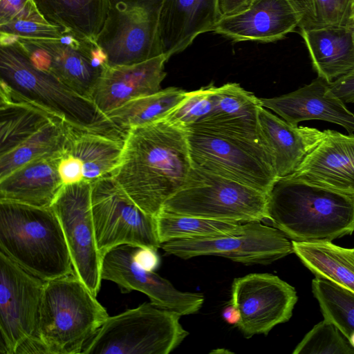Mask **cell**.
<instances>
[{
    "label": "cell",
    "instance_id": "cell-1",
    "mask_svg": "<svg viewBox=\"0 0 354 354\" xmlns=\"http://www.w3.org/2000/svg\"><path fill=\"white\" fill-rule=\"evenodd\" d=\"M192 167L186 131L162 119L128 130L113 177L142 210L156 217L183 187Z\"/></svg>",
    "mask_w": 354,
    "mask_h": 354
},
{
    "label": "cell",
    "instance_id": "cell-2",
    "mask_svg": "<svg viewBox=\"0 0 354 354\" xmlns=\"http://www.w3.org/2000/svg\"><path fill=\"white\" fill-rule=\"evenodd\" d=\"M268 220L292 241H330L354 232V195L290 176L267 196Z\"/></svg>",
    "mask_w": 354,
    "mask_h": 354
},
{
    "label": "cell",
    "instance_id": "cell-3",
    "mask_svg": "<svg viewBox=\"0 0 354 354\" xmlns=\"http://www.w3.org/2000/svg\"><path fill=\"white\" fill-rule=\"evenodd\" d=\"M0 252L44 281L75 273L51 207L0 200Z\"/></svg>",
    "mask_w": 354,
    "mask_h": 354
},
{
    "label": "cell",
    "instance_id": "cell-4",
    "mask_svg": "<svg viewBox=\"0 0 354 354\" xmlns=\"http://www.w3.org/2000/svg\"><path fill=\"white\" fill-rule=\"evenodd\" d=\"M0 81L22 97L81 130L121 135L90 98L36 68L17 44L0 46Z\"/></svg>",
    "mask_w": 354,
    "mask_h": 354
},
{
    "label": "cell",
    "instance_id": "cell-5",
    "mask_svg": "<svg viewBox=\"0 0 354 354\" xmlns=\"http://www.w3.org/2000/svg\"><path fill=\"white\" fill-rule=\"evenodd\" d=\"M108 317L75 273L46 281L39 335L50 354L82 353Z\"/></svg>",
    "mask_w": 354,
    "mask_h": 354
},
{
    "label": "cell",
    "instance_id": "cell-6",
    "mask_svg": "<svg viewBox=\"0 0 354 354\" xmlns=\"http://www.w3.org/2000/svg\"><path fill=\"white\" fill-rule=\"evenodd\" d=\"M180 317L152 303H144L109 316L82 353L169 354L189 335L179 322Z\"/></svg>",
    "mask_w": 354,
    "mask_h": 354
},
{
    "label": "cell",
    "instance_id": "cell-7",
    "mask_svg": "<svg viewBox=\"0 0 354 354\" xmlns=\"http://www.w3.org/2000/svg\"><path fill=\"white\" fill-rule=\"evenodd\" d=\"M266 207V194L192 165L183 187L161 211L245 223L268 220Z\"/></svg>",
    "mask_w": 354,
    "mask_h": 354
},
{
    "label": "cell",
    "instance_id": "cell-8",
    "mask_svg": "<svg viewBox=\"0 0 354 354\" xmlns=\"http://www.w3.org/2000/svg\"><path fill=\"white\" fill-rule=\"evenodd\" d=\"M185 130L193 166L268 196L277 177L263 143L201 129Z\"/></svg>",
    "mask_w": 354,
    "mask_h": 354
},
{
    "label": "cell",
    "instance_id": "cell-9",
    "mask_svg": "<svg viewBox=\"0 0 354 354\" xmlns=\"http://www.w3.org/2000/svg\"><path fill=\"white\" fill-rule=\"evenodd\" d=\"M163 0H109L97 44L109 66L140 63L162 53L159 21Z\"/></svg>",
    "mask_w": 354,
    "mask_h": 354
},
{
    "label": "cell",
    "instance_id": "cell-10",
    "mask_svg": "<svg viewBox=\"0 0 354 354\" xmlns=\"http://www.w3.org/2000/svg\"><path fill=\"white\" fill-rule=\"evenodd\" d=\"M91 203L102 258L111 249L123 244L155 251L161 247L156 217L142 210L113 175L91 183Z\"/></svg>",
    "mask_w": 354,
    "mask_h": 354
},
{
    "label": "cell",
    "instance_id": "cell-11",
    "mask_svg": "<svg viewBox=\"0 0 354 354\" xmlns=\"http://www.w3.org/2000/svg\"><path fill=\"white\" fill-rule=\"evenodd\" d=\"M160 248L167 254L183 259L212 255L246 265H268L293 252L292 241L283 232L261 221L243 223L230 234L174 240Z\"/></svg>",
    "mask_w": 354,
    "mask_h": 354
},
{
    "label": "cell",
    "instance_id": "cell-12",
    "mask_svg": "<svg viewBox=\"0 0 354 354\" xmlns=\"http://www.w3.org/2000/svg\"><path fill=\"white\" fill-rule=\"evenodd\" d=\"M45 284L0 252V353L15 354L24 341L40 339Z\"/></svg>",
    "mask_w": 354,
    "mask_h": 354
},
{
    "label": "cell",
    "instance_id": "cell-13",
    "mask_svg": "<svg viewBox=\"0 0 354 354\" xmlns=\"http://www.w3.org/2000/svg\"><path fill=\"white\" fill-rule=\"evenodd\" d=\"M91 183L64 185L51 205L60 222L75 274L96 297L101 285L98 250L91 203Z\"/></svg>",
    "mask_w": 354,
    "mask_h": 354
},
{
    "label": "cell",
    "instance_id": "cell-14",
    "mask_svg": "<svg viewBox=\"0 0 354 354\" xmlns=\"http://www.w3.org/2000/svg\"><path fill=\"white\" fill-rule=\"evenodd\" d=\"M231 293L230 304L240 313L236 326L246 338L266 335L277 324L288 322L298 299L293 286L268 273L234 279Z\"/></svg>",
    "mask_w": 354,
    "mask_h": 354
},
{
    "label": "cell",
    "instance_id": "cell-15",
    "mask_svg": "<svg viewBox=\"0 0 354 354\" xmlns=\"http://www.w3.org/2000/svg\"><path fill=\"white\" fill-rule=\"evenodd\" d=\"M136 249L123 244L109 250L102 258V279L114 282L122 293L140 291L160 308L181 315L190 313L196 304L195 294L179 291L168 280L141 267L134 258Z\"/></svg>",
    "mask_w": 354,
    "mask_h": 354
},
{
    "label": "cell",
    "instance_id": "cell-16",
    "mask_svg": "<svg viewBox=\"0 0 354 354\" xmlns=\"http://www.w3.org/2000/svg\"><path fill=\"white\" fill-rule=\"evenodd\" d=\"M32 64L47 72L80 95L91 99L93 88L103 70L93 64L91 50L98 44L86 43L80 48L64 44L59 39L29 40L16 42Z\"/></svg>",
    "mask_w": 354,
    "mask_h": 354
},
{
    "label": "cell",
    "instance_id": "cell-17",
    "mask_svg": "<svg viewBox=\"0 0 354 354\" xmlns=\"http://www.w3.org/2000/svg\"><path fill=\"white\" fill-rule=\"evenodd\" d=\"M299 22L287 0H254L243 12L223 17L214 32L232 42L270 43L295 32Z\"/></svg>",
    "mask_w": 354,
    "mask_h": 354
},
{
    "label": "cell",
    "instance_id": "cell-18",
    "mask_svg": "<svg viewBox=\"0 0 354 354\" xmlns=\"http://www.w3.org/2000/svg\"><path fill=\"white\" fill-rule=\"evenodd\" d=\"M264 108L271 109L292 125L319 120L339 124L354 133V113L332 91L329 82L317 77L310 84L289 93L260 98Z\"/></svg>",
    "mask_w": 354,
    "mask_h": 354
},
{
    "label": "cell",
    "instance_id": "cell-19",
    "mask_svg": "<svg viewBox=\"0 0 354 354\" xmlns=\"http://www.w3.org/2000/svg\"><path fill=\"white\" fill-rule=\"evenodd\" d=\"M169 60L162 54L131 65H107L98 78L91 99L104 115L127 102L161 90Z\"/></svg>",
    "mask_w": 354,
    "mask_h": 354
},
{
    "label": "cell",
    "instance_id": "cell-20",
    "mask_svg": "<svg viewBox=\"0 0 354 354\" xmlns=\"http://www.w3.org/2000/svg\"><path fill=\"white\" fill-rule=\"evenodd\" d=\"M324 133L320 142L289 176L354 195V134L330 129Z\"/></svg>",
    "mask_w": 354,
    "mask_h": 354
},
{
    "label": "cell",
    "instance_id": "cell-21",
    "mask_svg": "<svg viewBox=\"0 0 354 354\" xmlns=\"http://www.w3.org/2000/svg\"><path fill=\"white\" fill-rule=\"evenodd\" d=\"M223 15L219 0H163L159 35L168 59L185 50L201 34L214 32Z\"/></svg>",
    "mask_w": 354,
    "mask_h": 354
},
{
    "label": "cell",
    "instance_id": "cell-22",
    "mask_svg": "<svg viewBox=\"0 0 354 354\" xmlns=\"http://www.w3.org/2000/svg\"><path fill=\"white\" fill-rule=\"evenodd\" d=\"M258 122L277 178L294 173L324 136V131L315 128L292 125L262 106Z\"/></svg>",
    "mask_w": 354,
    "mask_h": 354
},
{
    "label": "cell",
    "instance_id": "cell-23",
    "mask_svg": "<svg viewBox=\"0 0 354 354\" xmlns=\"http://www.w3.org/2000/svg\"><path fill=\"white\" fill-rule=\"evenodd\" d=\"M64 150L37 158L0 179V200L49 207L64 187L59 163Z\"/></svg>",
    "mask_w": 354,
    "mask_h": 354
},
{
    "label": "cell",
    "instance_id": "cell-24",
    "mask_svg": "<svg viewBox=\"0 0 354 354\" xmlns=\"http://www.w3.org/2000/svg\"><path fill=\"white\" fill-rule=\"evenodd\" d=\"M318 77L330 83L354 68L351 24L299 29Z\"/></svg>",
    "mask_w": 354,
    "mask_h": 354
},
{
    "label": "cell",
    "instance_id": "cell-25",
    "mask_svg": "<svg viewBox=\"0 0 354 354\" xmlns=\"http://www.w3.org/2000/svg\"><path fill=\"white\" fill-rule=\"evenodd\" d=\"M0 119V155L10 151L48 123L62 120L1 81Z\"/></svg>",
    "mask_w": 354,
    "mask_h": 354
},
{
    "label": "cell",
    "instance_id": "cell-26",
    "mask_svg": "<svg viewBox=\"0 0 354 354\" xmlns=\"http://www.w3.org/2000/svg\"><path fill=\"white\" fill-rule=\"evenodd\" d=\"M125 136L81 131L68 127L64 151L82 165L84 181L94 183L113 175L122 158Z\"/></svg>",
    "mask_w": 354,
    "mask_h": 354
},
{
    "label": "cell",
    "instance_id": "cell-27",
    "mask_svg": "<svg viewBox=\"0 0 354 354\" xmlns=\"http://www.w3.org/2000/svg\"><path fill=\"white\" fill-rule=\"evenodd\" d=\"M37 8L50 24L64 34L97 44L109 10V0H34Z\"/></svg>",
    "mask_w": 354,
    "mask_h": 354
},
{
    "label": "cell",
    "instance_id": "cell-28",
    "mask_svg": "<svg viewBox=\"0 0 354 354\" xmlns=\"http://www.w3.org/2000/svg\"><path fill=\"white\" fill-rule=\"evenodd\" d=\"M291 241L293 253L315 277L354 293V248L330 241Z\"/></svg>",
    "mask_w": 354,
    "mask_h": 354
},
{
    "label": "cell",
    "instance_id": "cell-29",
    "mask_svg": "<svg viewBox=\"0 0 354 354\" xmlns=\"http://www.w3.org/2000/svg\"><path fill=\"white\" fill-rule=\"evenodd\" d=\"M187 91L169 87L131 100L106 114L115 128L127 134L131 128L164 119L186 97Z\"/></svg>",
    "mask_w": 354,
    "mask_h": 354
},
{
    "label": "cell",
    "instance_id": "cell-30",
    "mask_svg": "<svg viewBox=\"0 0 354 354\" xmlns=\"http://www.w3.org/2000/svg\"><path fill=\"white\" fill-rule=\"evenodd\" d=\"M68 127L62 120L51 122L10 151L0 155V179L37 158L64 150Z\"/></svg>",
    "mask_w": 354,
    "mask_h": 354
},
{
    "label": "cell",
    "instance_id": "cell-31",
    "mask_svg": "<svg viewBox=\"0 0 354 354\" xmlns=\"http://www.w3.org/2000/svg\"><path fill=\"white\" fill-rule=\"evenodd\" d=\"M156 222L161 245L178 239L206 238L230 234L238 230L243 224L163 211L157 214Z\"/></svg>",
    "mask_w": 354,
    "mask_h": 354
},
{
    "label": "cell",
    "instance_id": "cell-32",
    "mask_svg": "<svg viewBox=\"0 0 354 354\" xmlns=\"http://www.w3.org/2000/svg\"><path fill=\"white\" fill-rule=\"evenodd\" d=\"M312 291L324 319L332 322L354 348V293L315 277Z\"/></svg>",
    "mask_w": 354,
    "mask_h": 354
},
{
    "label": "cell",
    "instance_id": "cell-33",
    "mask_svg": "<svg viewBox=\"0 0 354 354\" xmlns=\"http://www.w3.org/2000/svg\"><path fill=\"white\" fill-rule=\"evenodd\" d=\"M297 13L299 29L346 26L352 22L353 0H287Z\"/></svg>",
    "mask_w": 354,
    "mask_h": 354
},
{
    "label": "cell",
    "instance_id": "cell-34",
    "mask_svg": "<svg viewBox=\"0 0 354 354\" xmlns=\"http://www.w3.org/2000/svg\"><path fill=\"white\" fill-rule=\"evenodd\" d=\"M215 93V111L208 118H258L259 109L261 106L260 98L243 89L239 84L227 83L216 87Z\"/></svg>",
    "mask_w": 354,
    "mask_h": 354
},
{
    "label": "cell",
    "instance_id": "cell-35",
    "mask_svg": "<svg viewBox=\"0 0 354 354\" xmlns=\"http://www.w3.org/2000/svg\"><path fill=\"white\" fill-rule=\"evenodd\" d=\"M293 354H354V348L338 328L324 319L304 336Z\"/></svg>",
    "mask_w": 354,
    "mask_h": 354
},
{
    "label": "cell",
    "instance_id": "cell-36",
    "mask_svg": "<svg viewBox=\"0 0 354 354\" xmlns=\"http://www.w3.org/2000/svg\"><path fill=\"white\" fill-rule=\"evenodd\" d=\"M216 86L187 92L184 100L164 119L183 129L211 116L215 111Z\"/></svg>",
    "mask_w": 354,
    "mask_h": 354
},
{
    "label": "cell",
    "instance_id": "cell-37",
    "mask_svg": "<svg viewBox=\"0 0 354 354\" xmlns=\"http://www.w3.org/2000/svg\"><path fill=\"white\" fill-rule=\"evenodd\" d=\"M0 32L16 35L19 39L29 40L59 39L64 35L62 29L48 21L16 20L0 26Z\"/></svg>",
    "mask_w": 354,
    "mask_h": 354
},
{
    "label": "cell",
    "instance_id": "cell-38",
    "mask_svg": "<svg viewBox=\"0 0 354 354\" xmlns=\"http://www.w3.org/2000/svg\"><path fill=\"white\" fill-rule=\"evenodd\" d=\"M16 20L47 21L34 0H0V26Z\"/></svg>",
    "mask_w": 354,
    "mask_h": 354
},
{
    "label": "cell",
    "instance_id": "cell-39",
    "mask_svg": "<svg viewBox=\"0 0 354 354\" xmlns=\"http://www.w3.org/2000/svg\"><path fill=\"white\" fill-rule=\"evenodd\" d=\"M59 173L64 185L84 180L82 165L80 160L64 150L59 163Z\"/></svg>",
    "mask_w": 354,
    "mask_h": 354
},
{
    "label": "cell",
    "instance_id": "cell-40",
    "mask_svg": "<svg viewBox=\"0 0 354 354\" xmlns=\"http://www.w3.org/2000/svg\"><path fill=\"white\" fill-rule=\"evenodd\" d=\"M329 84L334 94L344 103L354 102V68Z\"/></svg>",
    "mask_w": 354,
    "mask_h": 354
},
{
    "label": "cell",
    "instance_id": "cell-41",
    "mask_svg": "<svg viewBox=\"0 0 354 354\" xmlns=\"http://www.w3.org/2000/svg\"><path fill=\"white\" fill-rule=\"evenodd\" d=\"M134 258L141 267L149 271L156 269L160 263L157 251L149 248L136 247Z\"/></svg>",
    "mask_w": 354,
    "mask_h": 354
},
{
    "label": "cell",
    "instance_id": "cell-42",
    "mask_svg": "<svg viewBox=\"0 0 354 354\" xmlns=\"http://www.w3.org/2000/svg\"><path fill=\"white\" fill-rule=\"evenodd\" d=\"M254 0H219L223 17L233 15L246 10Z\"/></svg>",
    "mask_w": 354,
    "mask_h": 354
},
{
    "label": "cell",
    "instance_id": "cell-43",
    "mask_svg": "<svg viewBox=\"0 0 354 354\" xmlns=\"http://www.w3.org/2000/svg\"><path fill=\"white\" fill-rule=\"evenodd\" d=\"M222 316L223 319L230 324L237 325L240 320L239 311L231 304L223 309Z\"/></svg>",
    "mask_w": 354,
    "mask_h": 354
},
{
    "label": "cell",
    "instance_id": "cell-44",
    "mask_svg": "<svg viewBox=\"0 0 354 354\" xmlns=\"http://www.w3.org/2000/svg\"><path fill=\"white\" fill-rule=\"evenodd\" d=\"M351 19H354V0L353 1V5H352V15H351Z\"/></svg>",
    "mask_w": 354,
    "mask_h": 354
},
{
    "label": "cell",
    "instance_id": "cell-45",
    "mask_svg": "<svg viewBox=\"0 0 354 354\" xmlns=\"http://www.w3.org/2000/svg\"><path fill=\"white\" fill-rule=\"evenodd\" d=\"M351 27H352L353 35V38H354V19L352 20Z\"/></svg>",
    "mask_w": 354,
    "mask_h": 354
}]
</instances>
